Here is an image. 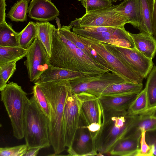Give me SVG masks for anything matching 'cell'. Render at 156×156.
I'll return each mask as SVG.
<instances>
[{
  "label": "cell",
  "mask_w": 156,
  "mask_h": 156,
  "mask_svg": "<svg viewBox=\"0 0 156 156\" xmlns=\"http://www.w3.org/2000/svg\"><path fill=\"white\" fill-rule=\"evenodd\" d=\"M35 83L39 85L48 101L50 111V141L55 154H58L64 151L66 147L63 116L66 100L71 88L69 80Z\"/></svg>",
  "instance_id": "1"
},
{
  "label": "cell",
  "mask_w": 156,
  "mask_h": 156,
  "mask_svg": "<svg viewBox=\"0 0 156 156\" xmlns=\"http://www.w3.org/2000/svg\"><path fill=\"white\" fill-rule=\"evenodd\" d=\"M52 43L50 57L51 65L84 73L102 74L110 72L89 57L58 28L55 31Z\"/></svg>",
  "instance_id": "2"
},
{
  "label": "cell",
  "mask_w": 156,
  "mask_h": 156,
  "mask_svg": "<svg viewBox=\"0 0 156 156\" xmlns=\"http://www.w3.org/2000/svg\"><path fill=\"white\" fill-rule=\"evenodd\" d=\"M134 116L127 111H103L101 128L94 136L96 147L101 155L109 153L114 146L128 134Z\"/></svg>",
  "instance_id": "3"
},
{
  "label": "cell",
  "mask_w": 156,
  "mask_h": 156,
  "mask_svg": "<svg viewBox=\"0 0 156 156\" xmlns=\"http://www.w3.org/2000/svg\"><path fill=\"white\" fill-rule=\"evenodd\" d=\"M48 118L41 111L33 96L25 106L24 118V138L28 149L49 147Z\"/></svg>",
  "instance_id": "4"
},
{
  "label": "cell",
  "mask_w": 156,
  "mask_h": 156,
  "mask_svg": "<svg viewBox=\"0 0 156 156\" xmlns=\"http://www.w3.org/2000/svg\"><path fill=\"white\" fill-rule=\"evenodd\" d=\"M1 95L11 120L13 136L18 139H23L24 110L29 100L27 94L17 83L11 82L1 91Z\"/></svg>",
  "instance_id": "5"
},
{
  "label": "cell",
  "mask_w": 156,
  "mask_h": 156,
  "mask_svg": "<svg viewBox=\"0 0 156 156\" xmlns=\"http://www.w3.org/2000/svg\"><path fill=\"white\" fill-rule=\"evenodd\" d=\"M110 72L102 74L91 73L69 80L72 93L85 92L99 97L108 86L126 82L118 75Z\"/></svg>",
  "instance_id": "6"
},
{
  "label": "cell",
  "mask_w": 156,
  "mask_h": 156,
  "mask_svg": "<svg viewBox=\"0 0 156 156\" xmlns=\"http://www.w3.org/2000/svg\"><path fill=\"white\" fill-rule=\"evenodd\" d=\"M101 42L112 54L143 78H147L154 66L152 60L147 58L135 48H129Z\"/></svg>",
  "instance_id": "7"
},
{
  "label": "cell",
  "mask_w": 156,
  "mask_h": 156,
  "mask_svg": "<svg viewBox=\"0 0 156 156\" xmlns=\"http://www.w3.org/2000/svg\"><path fill=\"white\" fill-rule=\"evenodd\" d=\"M77 36L81 41L93 48L106 60L113 69L114 74L122 78L126 82L142 83L144 78L110 52L101 42L78 34Z\"/></svg>",
  "instance_id": "8"
},
{
  "label": "cell",
  "mask_w": 156,
  "mask_h": 156,
  "mask_svg": "<svg viewBox=\"0 0 156 156\" xmlns=\"http://www.w3.org/2000/svg\"><path fill=\"white\" fill-rule=\"evenodd\" d=\"M115 5L110 7L85 13L82 17L71 22L69 25L83 27H124L128 23L127 19L114 10Z\"/></svg>",
  "instance_id": "9"
},
{
  "label": "cell",
  "mask_w": 156,
  "mask_h": 156,
  "mask_svg": "<svg viewBox=\"0 0 156 156\" xmlns=\"http://www.w3.org/2000/svg\"><path fill=\"white\" fill-rule=\"evenodd\" d=\"M75 94L79 101L80 115L94 138L102 121L103 109L99 98L85 92Z\"/></svg>",
  "instance_id": "10"
},
{
  "label": "cell",
  "mask_w": 156,
  "mask_h": 156,
  "mask_svg": "<svg viewBox=\"0 0 156 156\" xmlns=\"http://www.w3.org/2000/svg\"><path fill=\"white\" fill-rule=\"evenodd\" d=\"M27 49L24 64L30 81L35 83L51 64L50 57L37 37Z\"/></svg>",
  "instance_id": "11"
},
{
  "label": "cell",
  "mask_w": 156,
  "mask_h": 156,
  "mask_svg": "<svg viewBox=\"0 0 156 156\" xmlns=\"http://www.w3.org/2000/svg\"><path fill=\"white\" fill-rule=\"evenodd\" d=\"M80 116L79 101L76 94L72 93L71 88L66 100L63 116L65 145L68 149L72 147Z\"/></svg>",
  "instance_id": "12"
},
{
  "label": "cell",
  "mask_w": 156,
  "mask_h": 156,
  "mask_svg": "<svg viewBox=\"0 0 156 156\" xmlns=\"http://www.w3.org/2000/svg\"><path fill=\"white\" fill-rule=\"evenodd\" d=\"M72 31L85 37L117 46L133 48L135 45L129 32L124 27H118L115 30L98 32H90L73 27Z\"/></svg>",
  "instance_id": "13"
},
{
  "label": "cell",
  "mask_w": 156,
  "mask_h": 156,
  "mask_svg": "<svg viewBox=\"0 0 156 156\" xmlns=\"http://www.w3.org/2000/svg\"><path fill=\"white\" fill-rule=\"evenodd\" d=\"M67 151L69 156H94L98 154L94 135L87 127L81 115L72 147Z\"/></svg>",
  "instance_id": "14"
},
{
  "label": "cell",
  "mask_w": 156,
  "mask_h": 156,
  "mask_svg": "<svg viewBox=\"0 0 156 156\" xmlns=\"http://www.w3.org/2000/svg\"><path fill=\"white\" fill-rule=\"evenodd\" d=\"M31 19L42 22L52 21L59 15V12L51 0H32L28 8Z\"/></svg>",
  "instance_id": "15"
},
{
  "label": "cell",
  "mask_w": 156,
  "mask_h": 156,
  "mask_svg": "<svg viewBox=\"0 0 156 156\" xmlns=\"http://www.w3.org/2000/svg\"><path fill=\"white\" fill-rule=\"evenodd\" d=\"M138 94L103 95L98 98L103 111H127Z\"/></svg>",
  "instance_id": "16"
},
{
  "label": "cell",
  "mask_w": 156,
  "mask_h": 156,
  "mask_svg": "<svg viewBox=\"0 0 156 156\" xmlns=\"http://www.w3.org/2000/svg\"><path fill=\"white\" fill-rule=\"evenodd\" d=\"M115 10L125 17L128 23L137 29L142 24L140 0H124L115 5Z\"/></svg>",
  "instance_id": "17"
},
{
  "label": "cell",
  "mask_w": 156,
  "mask_h": 156,
  "mask_svg": "<svg viewBox=\"0 0 156 156\" xmlns=\"http://www.w3.org/2000/svg\"><path fill=\"white\" fill-rule=\"evenodd\" d=\"M141 133L130 134L118 142L109 154L111 155L130 156L136 155L139 149Z\"/></svg>",
  "instance_id": "18"
},
{
  "label": "cell",
  "mask_w": 156,
  "mask_h": 156,
  "mask_svg": "<svg viewBox=\"0 0 156 156\" xmlns=\"http://www.w3.org/2000/svg\"><path fill=\"white\" fill-rule=\"evenodd\" d=\"M73 27L70 26H63L59 29L76 46L83 51L89 57L108 69L114 73L111 67L106 60L91 47L88 46L81 41L77 34L71 30Z\"/></svg>",
  "instance_id": "19"
},
{
  "label": "cell",
  "mask_w": 156,
  "mask_h": 156,
  "mask_svg": "<svg viewBox=\"0 0 156 156\" xmlns=\"http://www.w3.org/2000/svg\"><path fill=\"white\" fill-rule=\"evenodd\" d=\"M91 73H84L54 66L50 65L37 81L47 82L70 79Z\"/></svg>",
  "instance_id": "20"
},
{
  "label": "cell",
  "mask_w": 156,
  "mask_h": 156,
  "mask_svg": "<svg viewBox=\"0 0 156 156\" xmlns=\"http://www.w3.org/2000/svg\"><path fill=\"white\" fill-rule=\"evenodd\" d=\"M135 48L148 58L152 60L156 53V40L153 35L140 32L133 34L129 32Z\"/></svg>",
  "instance_id": "21"
},
{
  "label": "cell",
  "mask_w": 156,
  "mask_h": 156,
  "mask_svg": "<svg viewBox=\"0 0 156 156\" xmlns=\"http://www.w3.org/2000/svg\"><path fill=\"white\" fill-rule=\"evenodd\" d=\"M156 129V118L152 117L150 112L147 110L134 116L131 127L126 136L132 133H141L143 131L147 132Z\"/></svg>",
  "instance_id": "22"
},
{
  "label": "cell",
  "mask_w": 156,
  "mask_h": 156,
  "mask_svg": "<svg viewBox=\"0 0 156 156\" xmlns=\"http://www.w3.org/2000/svg\"><path fill=\"white\" fill-rule=\"evenodd\" d=\"M35 24L37 30V37L50 57L52 48L53 35L56 28L55 25L49 22H37Z\"/></svg>",
  "instance_id": "23"
},
{
  "label": "cell",
  "mask_w": 156,
  "mask_h": 156,
  "mask_svg": "<svg viewBox=\"0 0 156 156\" xmlns=\"http://www.w3.org/2000/svg\"><path fill=\"white\" fill-rule=\"evenodd\" d=\"M143 86L142 83L124 82L114 84L107 87L102 92L101 96L138 94L142 90Z\"/></svg>",
  "instance_id": "24"
},
{
  "label": "cell",
  "mask_w": 156,
  "mask_h": 156,
  "mask_svg": "<svg viewBox=\"0 0 156 156\" xmlns=\"http://www.w3.org/2000/svg\"><path fill=\"white\" fill-rule=\"evenodd\" d=\"M142 24L138 29L140 32L153 35L152 20L153 0H140Z\"/></svg>",
  "instance_id": "25"
},
{
  "label": "cell",
  "mask_w": 156,
  "mask_h": 156,
  "mask_svg": "<svg viewBox=\"0 0 156 156\" xmlns=\"http://www.w3.org/2000/svg\"><path fill=\"white\" fill-rule=\"evenodd\" d=\"M0 46L20 47L19 33L13 30L11 24L6 22L0 24Z\"/></svg>",
  "instance_id": "26"
},
{
  "label": "cell",
  "mask_w": 156,
  "mask_h": 156,
  "mask_svg": "<svg viewBox=\"0 0 156 156\" xmlns=\"http://www.w3.org/2000/svg\"><path fill=\"white\" fill-rule=\"evenodd\" d=\"M28 49L20 47L0 46V66L8 63L18 61L25 57Z\"/></svg>",
  "instance_id": "27"
},
{
  "label": "cell",
  "mask_w": 156,
  "mask_h": 156,
  "mask_svg": "<svg viewBox=\"0 0 156 156\" xmlns=\"http://www.w3.org/2000/svg\"><path fill=\"white\" fill-rule=\"evenodd\" d=\"M37 35L35 24L30 21L26 26L19 33V41L20 47L27 49L31 46Z\"/></svg>",
  "instance_id": "28"
},
{
  "label": "cell",
  "mask_w": 156,
  "mask_h": 156,
  "mask_svg": "<svg viewBox=\"0 0 156 156\" xmlns=\"http://www.w3.org/2000/svg\"><path fill=\"white\" fill-rule=\"evenodd\" d=\"M30 0H20L11 7L7 16L12 21L23 22L27 20L28 4Z\"/></svg>",
  "instance_id": "29"
},
{
  "label": "cell",
  "mask_w": 156,
  "mask_h": 156,
  "mask_svg": "<svg viewBox=\"0 0 156 156\" xmlns=\"http://www.w3.org/2000/svg\"><path fill=\"white\" fill-rule=\"evenodd\" d=\"M148 99V110L156 107V66H154L149 74L145 87Z\"/></svg>",
  "instance_id": "30"
},
{
  "label": "cell",
  "mask_w": 156,
  "mask_h": 156,
  "mask_svg": "<svg viewBox=\"0 0 156 156\" xmlns=\"http://www.w3.org/2000/svg\"><path fill=\"white\" fill-rule=\"evenodd\" d=\"M148 102L145 88L138 94L127 110L128 114L136 116L143 113L148 110Z\"/></svg>",
  "instance_id": "31"
},
{
  "label": "cell",
  "mask_w": 156,
  "mask_h": 156,
  "mask_svg": "<svg viewBox=\"0 0 156 156\" xmlns=\"http://www.w3.org/2000/svg\"><path fill=\"white\" fill-rule=\"evenodd\" d=\"M33 87V97L39 108L48 118H50V111L48 101L44 93L39 85L36 83Z\"/></svg>",
  "instance_id": "32"
},
{
  "label": "cell",
  "mask_w": 156,
  "mask_h": 156,
  "mask_svg": "<svg viewBox=\"0 0 156 156\" xmlns=\"http://www.w3.org/2000/svg\"><path fill=\"white\" fill-rule=\"evenodd\" d=\"M15 61L0 66V91L5 87L7 83L16 70Z\"/></svg>",
  "instance_id": "33"
},
{
  "label": "cell",
  "mask_w": 156,
  "mask_h": 156,
  "mask_svg": "<svg viewBox=\"0 0 156 156\" xmlns=\"http://www.w3.org/2000/svg\"><path fill=\"white\" fill-rule=\"evenodd\" d=\"M86 13L108 8L113 6L112 0H80Z\"/></svg>",
  "instance_id": "34"
},
{
  "label": "cell",
  "mask_w": 156,
  "mask_h": 156,
  "mask_svg": "<svg viewBox=\"0 0 156 156\" xmlns=\"http://www.w3.org/2000/svg\"><path fill=\"white\" fill-rule=\"evenodd\" d=\"M28 150L27 145H20L12 147H1L0 156H23Z\"/></svg>",
  "instance_id": "35"
},
{
  "label": "cell",
  "mask_w": 156,
  "mask_h": 156,
  "mask_svg": "<svg viewBox=\"0 0 156 156\" xmlns=\"http://www.w3.org/2000/svg\"><path fill=\"white\" fill-rule=\"evenodd\" d=\"M146 132L145 131H143L141 132L140 148L136 156H153L151 147L146 142Z\"/></svg>",
  "instance_id": "36"
},
{
  "label": "cell",
  "mask_w": 156,
  "mask_h": 156,
  "mask_svg": "<svg viewBox=\"0 0 156 156\" xmlns=\"http://www.w3.org/2000/svg\"><path fill=\"white\" fill-rule=\"evenodd\" d=\"M147 140L148 144L151 149L153 156H156V136L155 135H147Z\"/></svg>",
  "instance_id": "37"
},
{
  "label": "cell",
  "mask_w": 156,
  "mask_h": 156,
  "mask_svg": "<svg viewBox=\"0 0 156 156\" xmlns=\"http://www.w3.org/2000/svg\"><path fill=\"white\" fill-rule=\"evenodd\" d=\"M151 25L153 36L156 40V0H153V9Z\"/></svg>",
  "instance_id": "38"
},
{
  "label": "cell",
  "mask_w": 156,
  "mask_h": 156,
  "mask_svg": "<svg viewBox=\"0 0 156 156\" xmlns=\"http://www.w3.org/2000/svg\"><path fill=\"white\" fill-rule=\"evenodd\" d=\"M6 5L5 0H0V24L6 22Z\"/></svg>",
  "instance_id": "39"
},
{
  "label": "cell",
  "mask_w": 156,
  "mask_h": 156,
  "mask_svg": "<svg viewBox=\"0 0 156 156\" xmlns=\"http://www.w3.org/2000/svg\"><path fill=\"white\" fill-rule=\"evenodd\" d=\"M42 148L40 147H36L28 149L26 153L23 156H35L38 154L40 150Z\"/></svg>",
  "instance_id": "40"
},
{
  "label": "cell",
  "mask_w": 156,
  "mask_h": 156,
  "mask_svg": "<svg viewBox=\"0 0 156 156\" xmlns=\"http://www.w3.org/2000/svg\"><path fill=\"white\" fill-rule=\"evenodd\" d=\"M150 113L152 117L156 118V107L150 110H147Z\"/></svg>",
  "instance_id": "41"
},
{
  "label": "cell",
  "mask_w": 156,
  "mask_h": 156,
  "mask_svg": "<svg viewBox=\"0 0 156 156\" xmlns=\"http://www.w3.org/2000/svg\"><path fill=\"white\" fill-rule=\"evenodd\" d=\"M121 0H112V2H116L117 1H121Z\"/></svg>",
  "instance_id": "42"
}]
</instances>
